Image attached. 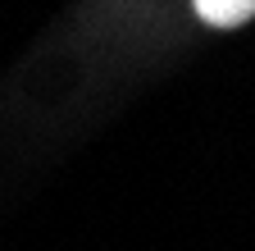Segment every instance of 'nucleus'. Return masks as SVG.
<instances>
[{"instance_id": "f257e3e1", "label": "nucleus", "mask_w": 255, "mask_h": 251, "mask_svg": "<svg viewBox=\"0 0 255 251\" xmlns=\"http://www.w3.org/2000/svg\"><path fill=\"white\" fill-rule=\"evenodd\" d=\"M201 14V23L210 27H237L246 18H255V0H191Z\"/></svg>"}]
</instances>
